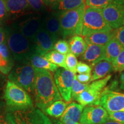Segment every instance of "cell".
<instances>
[{
	"instance_id": "1",
	"label": "cell",
	"mask_w": 124,
	"mask_h": 124,
	"mask_svg": "<svg viewBox=\"0 0 124 124\" xmlns=\"http://www.w3.org/2000/svg\"><path fill=\"white\" fill-rule=\"evenodd\" d=\"M36 78L33 95L37 108L45 112L46 108L54 102L62 100L50 71L35 69Z\"/></svg>"
},
{
	"instance_id": "2",
	"label": "cell",
	"mask_w": 124,
	"mask_h": 124,
	"mask_svg": "<svg viewBox=\"0 0 124 124\" xmlns=\"http://www.w3.org/2000/svg\"><path fill=\"white\" fill-rule=\"evenodd\" d=\"M7 45L16 63L28 61L34 54L32 41L12 27H5Z\"/></svg>"
},
{
	"instance_id": "3",
	"label": "cell",
	"mask_w": 124,
	"mask_h": 124,
	"mask_svg": "<svg viewBox=\"0 0 124 124\" xmlns=\"http://www.w3.org/2000/svg\"><path fill=\"white\" fill-rule=\"evenodd\" d=\"M86 8L85 3L78 8L59 13L62 38L63 40L74 36L82 35L83 16Z\"/></svg>"
},
{
	"instance_id": "4",
	"label": "cell",
	"mask_w": 124,
	"mask_h": 124,
	"mask_svg": "<svg viewBox=\"0 0 124 124\" xmlns=\"http://www.w3.org/2000/svg\"><path fill=\"white\" fill-rule=\"evenodd\" d=\"M5 100L8 112L34 108L33 101L29 93L9 80L6 85Z\"/></svg>"
},
{
	"instance_id": "5",
	"label": "cell",
	"mask_w": 124,
	"mask_h": 124,
	"mask_svg": "<svg viewBox=\"0 0 124 124\" xmlns=\"http://www.w3.org/2000/svg\"><path fill=\"white\" fill-rule=\"evenodd\" d=\"M35 78V69L28 62L15 63L8 77V80L33 95Z\"/></svg>"
},
{
	"instance_id": "6",
	"label": "cell",
	"mask_w": 124,
	"mask_h": 124,
	"mask_svg": "<svg viewBox=\"0 0 124 124\" xmlns=\"http://www.w3.org/2000/svg\"><path fill=\"white\" fill-rule=\"evenodd\" d=\"M113 30L103 17L102 9L86 8L83 19L82 34L83 36Z\"/></svg>"
},
{
	"instance_id": "7",
	"label": "cell",
	"mask_w": 124,
	"mask_h": 124,
	"mask_svg": "<svg viewBox=\"0 0 124 124\" xmlns=\"http://www.w3.org/2000/svg\"><path fill=\"white\" fill-rule=\"evenodd\" d=\"M111 77L109 74L103 78L92 82L75 100L84 107L100 105L102 93Z\"/></svg>"
},
{
	"instance_id": "8",
	"label": "cell",
	"mask_w": 124,
	"mask_h": 124,
	"mask_svg": "<svg viewBox=\"0 0 124 124\" xmlns=\"http://www.w3.org/2000/svg\"><path fill=\"white\" fill-rule=\"evenodd\" d=\"M6 116L12 124H52L50 119L38 108L8 112Z\"/></svg>"
},
{
	"instance_id": "9",
	"label": "cell",
	"mask_w": 124,
	"mask_h": 124,
	"mask_svg": "<svg viewBox=\"0 0 124 124\" xmlns=\"http://www.w3.org/2000/svg\"><path fill=\"white\" fill-rule=\"evenodd\" d=\"M43 17L40 14L33 13L16 20L12 27L32 41L43 27Z\"/></svg>"
},
{
	"instance_id": "10",
	"label": "cell",
	"mask_w": 124,
	"mask_h": 124,
	"mask_svg": "<svg viewBox=\"0 0 124 124\" xmlns=\"http://www.w3.org/2000/svg\"><path fill=\"white\" fill-rule=\"evenodd\" d=\"M76 74L69 70L58 68L54 75V80L63 100L70 102L72 100L71 90Z\"/></svg>"
},
{
	"instance_id": "11",
	"label": "cell",
	"mask_w": 124,
	"mask_h": 124,
	"mask_svg": "<svg viewBox=\"0 0 124 124\" xmlns=\"http://www.w3.org/2000/svg\"><path fill=\"white\" fill-rule=\"evenodd\" d=\"M102 15L113 29L121 27L124 20V1L114 0L106 8L102 9Z\"/></svg>"
},
{
	"instance_id": "12",
	"label": "cell",
	"mask_w": 124,
	"mask_h": 124,
	"mask_svg": "<svg viewBox=\"0 0 124 124\" xmlns=\"http://www.w3.org/2000/svg\"><path fill=\"white\" fill-rule=\"evenodd\" d=\"M100 105L108 112L124 111V94L104 89Z\"/></svg>"
},
{
	"instance_id": "13",
	"label": "cell",
	"mask_w": 124,
	"mask_h": 124,
	"mask_svg": "<svg viewBox=\"0 0 124 124\" xmlns=\"http://www.w3.org/2000/svg\"><path fill=\"white\" fill-rule=\"evenodd\" d=\"M108 120V113L100 105L85 107L79 122L82 124H102Z\"/></svg>"
},
{
	"instance_id": "14",
	"label": "cell",
	"mask_w": 124,
	"mask_h": 124,
	"mask_svg": "<svg viewBox=\"0 0 124 124\" xmlns=\"http://www.w3.org/2000/svg\"><path fill=\"white\" fill-rule=\"evenodd\" d=\"M34 53L44 56L54 49L56 41L42 27L32 40Z\"/></svg>"
},
{
	"instance_id": "15",
	"label": "cell",
	"mask_w": 124,
	"mask_h": 124,
	"mask_svg": "<svg viewBox=\"0 0 124 124\" xmlns=\"http://www.w3.org/2000/svg\"><path fill=\"white\" fill-rule=\"evenodd\" d=\"M8 11L9 19L15 21L25 16L33 13L27 0H4Z\"/></svg>"
},
{
	"instance_id": "16",
	"label": "cell",
	"mask_w": 124,
	"mask_h": 124,
	"mask_svg": "<svg viewBox=\"0 0 124 124\" xmlns=\"http://www.w3.org/2000/svg\"><path fill=\"white\" fill-rule=\"evenodd\" d=\"M85 107L79 103L72 102L67 106L60 117L59 124H77L79 121Z\"/></svg>"
},
{
	"instance_id": "17",
	"label": "cell",
	"mask_w": 124,
	"mask_h": 124,
	"mask_svg": "<svg viewBox=\"0 0 124 124\" xmlns=\"http://www.w3.org/2000/svg\"><path fill=\"white\" fill-rule=\"evenodd\" d=\"M43 27L56 41L62 38L59 14L58 12H54L50 15L43 17Z\"/></svg>"
},
{
	"instance_id": "18",
	"label": "cell",
	"mask_w": 124,
	"mask_h": 124,
	"mask_svg": "<svg viewBox=\"0 0 124 124\" xmlns=\"http://www.w3.org/2000/svg\"><path fill=\"white\" fill-rule=\"evenodd\" d=\"M104 54L105 46L87 44L86 50L79 58L80 60L90 63V66L93 67L97 63L103 60Z\"/></svg>"
},
{
	"instance_id": "19",
	"label": "cell",
	"mask_w": 124,
	"mask_h": 124,
	"mask_svg": "<svg viewBox=\"0 0 124 124\" xmlns=\"http://www.w3.org/2000/svg\"><path fill=\"white\" fill-rule=\"evenodd\" d=\"M16 61L7 44H0V72L8 75L15 65Z\"/></svg>"
},
{
	"instance_id": "20",
	"label": "cell",
	"mask_w": 124,
	"mask_h": 124,
	"mask_svg": "<svg viewBox=\"0 0 124 124\" xmlns=\"http://www.w3.org/2000/svg\"><path fill=\"white\" fill-rule=\"evenodd\" d=\"M124 49V46L114 37L105 46V54L102 60H106L112 63Z\"/></svg>"
},
{
	"instance_id": "21",
	"label": "cell",
	"mask_w": 124,
	"mask_h": 124,
	"mask_svg": "<svg viewBox=\"0 0 124 124\" xmlns=\"http://www.w3.org/2000/svg\"><path fill=\"white\" fill-rule=\"evenodd\" d=\"M114 37V31L105 32H98L84 36V40L87 44H94L105 46Z\"/></svg>"
},
{
	"instance_id": "22",
	"label": "cell",
	"mask_w": 124,
	"mask_h": 124,
	"mask_svg": "<svg viewBox=\"0 0 124 124\" xmlns=\"http://www.w3.org/2000/svg\"><path fill=\"white\" fill-rule=\"evenodd\" d=\"M93 68L91 82L106 77L113 71L112 63L106 60L99 62Z\"/></svg>"
},
{
	"instance_id": "23",
	"label": "cell",
	"mask_w": 124,
	"mask_h": 124,
	"mask_svg": "<svg viewBox=\"0 0 124 124\" xmlns=\"http://www.w3.org/2000/svg\"><path fill=\"white\" fill-rule=\"evenodd\" d=\"M35 69H43L51 72H55L58 69V67L49 62L44 56L33 54L29 57L28 61Z\"/></svg>"
},
{
	"instance_id": "24",
	"label": "cell",
	"mask_w": 124,
	"mask_h": 124,
	"mask_svg": "<svg viewBox=\"0 0 124 124\" xmlns=\"http://www.w3.org/2000/svg\"><path fill=\"white\" fill-rule=\"evenodd\" d=\"M85 3V0H59L51 9L55 12L68 11L78 8Z\"/></svg>"
},
{
	"instance_id": "25",
	"label": "cell",
	"mask_w": 124,
	"mask_h": 124,
	"mask_svg": "<svg viewBox=\"0 0 124 124\" xmlns=\"http://www.w3.org/2000/svg\"><path fill=\"white\" fill-rule=\"evenodd\" d=\"M70 52L76 57H80L84 54L87 47V44L80 36H74L69 40Z\"/></svg>"
},
{
	"instance_id": "26",
	"label": "cell",
	"mask_w": 124,
	"mask_h": 124,
	"mask_svg": "<svg viewBox=\"0 0 124 124\" xmlns=\"http://www.w3.org/2000/svg\"><path fill=\"white\" fill-rule=\"evenodd\" d=\"M67 106L66 102L62 100L57 101L48 107L45 110L48 115L54 118H59L62 116Z\"/></svg>"
},
{
	"instance_id": "27",
	"label": "cell",
	"mask_w": 124,
	"mask_h": 124,
	"mask_svg": "<svg viewBox=\"0 0 124 124\" xmlns=\"http://www.w3.org/2000/svg\"><path fill=\"white\" fill-rule=\"evenodd\" d=\"M44 58L52 64L58 67L67 69L66 65V55H63L56 51H51L44 55Z\"/></svg>"
},
{
	"instance_id": "28",
	"label": "cell",
	"mask_w": 124,
	"mask_h": 124,
	"mask_svg": "<svg viewBox=\"0 0 124 124\" xmlns=\"http://www.w3.org/2000/svg\"><path fill=\"white\" fill-rule=\"evenodd\" d=\"M114 0H85V4L88 8L102 9L106 8Z\"/></svg>"
},
{
	"instance_id": "29",
	"label": "cell",
	"mask_w": 124,
	"mask_h": 124,
	"mask_svg": "<svg viewBox=\"0 0 124 124\" xmlns=\"http://www.w3.org/2000/svg\"><path fill=\"white\" fill-rule=\"evenodd\" d=\"M89 84H84V83H80V82H79L75 76L73 84H72V90H71V97H72V98L75 100L78 96L86 90Z\"/></svg>"
},
{
	"instance_id": "30",
	"label": "cell",
	"mask_w": 124,
	"mask_h": 124,
	"mask_svg": "<svg viewBox=\"0 0 124 124\" xmlns=\"http://www.w3.org/2000/svg\"><path fill=\"white\" fill-rule=\"evenodd\" d=\"M54 49L63 55H67L70 52L69 42L63 39H59L56 41L54 46Z\"/></svg>"
},
{
	"instance_id": "31",
	"label": "cell",
	"mask_w": 124,
	"mask_h": 124,
	"mask_svg": "<svg viewBox=\"0 0 124 124\" xmlns=\"http://www.w3.org/2000/svg\"><path fill=\"white\" fill-rule=\"evenodd\" d=\"M77 57L73 54L70 52L66 55V65L67 70H69L74 73H77L76 68L78 64Z\"/></svg>"
},
{
	"instance_id": "32",
	"label": "cell",
	"mask_w": 124,
	"mask_h": 124,
	"mask_svg": "<svg viewBox=\"0 0 124 124\" xmlns=\"http://www.w3.org/2000/svg\"><path fill=\"white\" fill-rule=\"evenodd\" d=\"M7 78L0 72V110L5 106V91L7 85Z\"/></svg>"
},
{
	"instance_id": "33",
	"label": "cell",
	"mask_w": 124,
	"mask_h": 124,
	"mask_svg": "<svg viewBox=\"0 0 124 124\" xmlns=\"http://www.w3.org/2000/svg\"><path fill=\"white\" fill-rule=\"evenodd\" d=\"M113 71L122 72L124 71V49L118 56L112 62Z\"/></svg>"
},
{
	"instance_id": "34",
	"label": "cell",
	"mask_w": 124,
	"mask_h": 124,
	"mask_svg": "<svg viewBox=\"0 0 124 124\" xmlns=\"http://www.w3.org/2000/svg\"><path fill=\"white\" fill-rule=\"evenodd\" d=\"M9 16L4 0H0V25L9 20Z\"/></svg>"
},
{
	"instance_id": "35",
	"label": "cell",
	"mask_w": 124,
	"mask_h": 124,
	"mask_svg": "<svg viewBox=\"0 0 124 124\" xmlns=\"http://www.w3.org/2000/svg\"><path fill=\"white\" fill-rule=\"evenodd\" d=\"M92 70L93 67L90 65L87 64V63L82 61L78 62L76 71L79 74H91Z\"/></svg>"
},
{
	"instance_id": "36",
	"label": "cell",
	"mask_w": 124,
	"mask_h": 124,
	"mask_svg": "<svg viewBox=\"0 0 124 124\" xmlns=\"http://www.w3.org/2000/svg\"><path fill=\"white\" fill-rule=\"evenodd\" d=\"M28 2L33 11L41 12L45 9V5L43 0H27Z\"/></svg>"
},
{
	"instance_id": "37",
	"label": "cell",
	"mask_w": 124,
	"mask_h": 124,
	"mask_svg": "<svg viewBox=\"0 0 124 124\" xmlns=\"http://www.w3.org/2000/svg\"><path fill=\"white\" fill-rule=\"evenodd\" d=\"M108 113L109 120L124 124V111Z\"/></svg>"
},
{
	"instance_id": "38",
	"label": "cell",
	"mask_w": 124,
	"mask_h": 124,
	"mask_svg": "<svg viewBox=\"0 0 124 124\" xmlns=\"http://www.w3.org/2000/svg\"><path fill=\"white\" fill-rule=\"evenodd\" d=\"M114 38L124 46V26H121L114 31Z\"/></svg>"
},
{
	"instance_id": "39",
	"label": "cell",
	"mask_w": 124,
	"mask_h": 124,
	"mask_svg": "<svg viewBox=\"0 0 124 124\" xmlns=\"http://www.w3.org/2000/svg\"><path fill=\"white\" fill-rule=\"evenodd\" d=\"M76 78L79 82L84 84H89L91 82V74H81L76 75Z\"/></svg>"
},
{
	"instance_id": "40",
	"label": "cell",
	"mask_w": 124,
	"mask_h": 124,
	"mask_svg": "<svg viewBox=\"0 0 124 124\" xmlns=\"http://www.w3.org/2000/svg\"><path fill=\"white\" fill-rule=\"evenodd\" d=\"M7 44V33L5 28L0 25V44Z\"/></svg>"
},
{
	"instance_id": "41",
	"label": "cell",
	"mask_w": 124,
	"mask_h": 124,
	"mask_svg": "<svg viewBox=\"0 0 124 124\" xmlns=\"http://www.w3.org/2000/svg\"><path fill=\"white\" fill-rule=\"evenodd\" d=\"M0 124H12L8 119L7 116L0 113Z\"/></svg>"
},
{
	"instance_id": "42",
	"label": "cell",
	"mask_w": 124,
	"mask_h": 124,
	"mask_svg": "<svg viewBox=\"0 0 124 124\" xmlns=\"http://www.w3.org/2000/svg\"><path fill=\"white\" fill-rule=\"evenodd\" d=\"M59 0H43L44 5L46 7H51L54 4H55Z\"/></svg>"
},
{
	"instance_id": "43",
	"label": "cell",
	"mask_w": 124,
	"mask_h": 124,
	"mask_svg": "<svg viewBox=\"0 0 124 124\" xmlns=\"http://www.w3.org/2000/svg\"><path fill=\"white\" fill-rule=\"evenodd\" d=\"M120 86L121 89L124 91V71H122L120 78Z\"/></svg>"
},
{
	"instance_id": "44",
	"label": "cell",
	"mask_w": 124,
	"mask_h": 124,
	"mask_svg": "<svg viewBox=\"0 0 124 124\" xmlns=\"http://www.w3.org/2000/svg\"><path fill=\"white\" fill-rule=\"evenodd\" d=\"M102 124H121V123H119V122L114 121L108 120V121H106V122H105L104 123Z\"/></svg>"
},
{
	"instance_id": "45",
	"label": "cell",
	"mask_w": 124,
	"mask_h": 124,
	"mask_svg": "<svg viewBox=\"0 0 124 124\" xmlns=\"http://www.w3.org/2000/svg\"><path fill=\"white\" fill-rule=\"evenodd\" d=\"M122 26H124V20L123 21V23H122Z\"/></svg>"
},
{
	"instance_id": "46",
	"label": "cell",
	"mask_w": 124,
	"mask_h": 124,
	"mask_svg": "<svg viewBox=\"0 0 124 124\" xmlns=\"http://www.w3.org/2000/svg\"><path fill=\"white\" fill-rule=\"evenodd\" d=\"M77 124H80V122H78V123H77Z\"/></svg>"
},
{
	"instance_id": "47",
	"label": "cell",
	"mask_w": 124,
	"mask_h": 124,
	"mask_svg": "<svg viewBox=\"0 0 124 124\" xmlns=\"http://www.w3.org/2000/svg\"><path fill=\"white\" fill-rule=\"evenodd\" d=\"M123 1H124V0H123Z\"/></svg>"
}]
</instances>
